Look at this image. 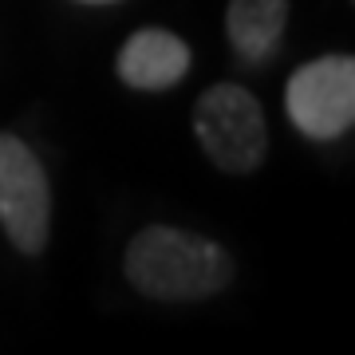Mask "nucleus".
I'll use <instances>...</instances> for the list:
<instances>
[{
	"label": "nucleus",
	"mask_w": 355,
	"mask_h": 355,
	"mask_svg": "<svg viewBox=\"0 0 355 355\" xmlns=\"http://www.w3.org/2000/svg\"><path fill=\"white\" fill-rule=\"evenodd\" d=\"M123 272L142 296L166 304H193L229 288L233 257L217 241L174 225H150L135 233L123 257Z\"/></svg>",
	"instance_id": "f257e3e1"
},
{
	"label": "nucleus",
	"mask_w": 355,
	"mask_h": 355,
	"mask_svg": "<svg viewBox=\"0 0 355 355\" xmlns=\"http://www.w3.org/2000/svg\"><path fill=\"white\" fill-rule=\"evenodd\" d=\"M193 135L205 158L225 174H253L268 154V119L253 91L214 83L193 103Z\"/></svg>",
	"instance_id": "f03ea898"
},
{
	"label": "nucleus",
	"mask_w": 355,
	"mask_h": 355,
	"mask_svg": "<svg viewBox=\"0 0 355 355\" xmlns=\"http://www.w3.org/2000/svg\"><path fill=\"white\" fill-rule=\"evenodd\" d=\"M0 229L16 253L36 257L51 237V186L36 150L0 130Z\"/></svg>",
	"instance_id": "7ed1b4c3"
},
{
	"label": "nucleus",
	"mask_w": 355,
	"mask_h": 355,
	"mask_svg": "<svg viewBox=\"0 0 355 355\" xmlns=\"http://www.w3.org/2000/svg\"><path fill=\"white\" fill-rule=\"evenodd\" d=\"M284 111L292 127L316 142H336L355 123V60L320 55L296 67L284 87Z\"/></svg>",
	"instance_id": "20e7f679"
},
{
	"label": "nucleus",
	"mask_w": 355,
	"mask_h": 355,
	"mask_svg": "<svg viewBox=\"0 0 355 355\" xmlns=\"http://www.w3.org/2000/svg\"><path fill=\"white\" fill-rule=\"evenodd\" d=\"M190 44L166 28H139L114 55V76L130 91H170L190 76Z\"/></svg>",
	"instance_id": "39448f33"
},
{
	"label": "nucleus",
	"mask_w": 355,
	"mask_h": 355,
	"mask_svg": "<svg viewBox=\"0 0 355 355\" xmlns=\"http://www.w3.org/2000/svg\"><path fill=\"white\" fill-rule=\"evenodd\" d=\"M288 24V0H229L225 36L233 55L249 67H261L268 55H277Z\"/></svg>",
	"instance_id": "423d86ee"
},
{
	"label": "nucleus",
	"mask_w": 355,
	"mask_h": 355,
	"mask_svg": "<svg viewBox=\"0 0 355 355\" xmlns=\"http://www.w3.org/2000/svg\"><path fill=\"white\" fill-rule=\"evenodd\" d=\"M79 4H114V0H79Z\"/></svg>",
	"instance_id": "0eeeda50"
}]
</instances>
